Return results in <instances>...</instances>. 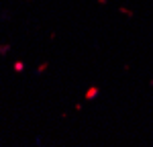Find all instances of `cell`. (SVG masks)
Listing matches in <instances>:
<instances>
[{
  "label": "cell",
  "instance_id": "obj_1",
  "mask_svg": "<svg viewBox=\"0 0 153 147\" xmlns=\"http://www.w3.org/2000/svg\"><path fill=\"white\" fill-rule=\"evenodd\" d=\"M96 94H98V88H96V86L88 88V90H86V100H92V98H96Z\"/></svg>",
  "mask_w": 153,
  "mask_h": 147
},
{
  "label": "cell",
  "instance_id": "obj_2",
  "mask_svg": "<svg viewBox=\"0 0 153 147\" xmlns=\"http://www.w3.org/2000/svg\"><path fill=\"white\" fill-rule=\"evenodd\" d=\"M12 70H14V72H23V70H25V63H23V61H14Z\"/></svg>",
  "mask_w": 153,
  "mask_h": 147
},
{
  "label": "cell",
  "instance_id": "obj_3",
  "mask_svg": "<svg viewBox=\"0 0 153 147\" xmlns=\"http://www.w3.org/2000/svg\"><path fill=\"white\" fill-rule=\"evenodd\" d=\"M10 51V45H0V55H6Z\"/></svg>",
  "mask_w": 153,
  "mask_h": 147
},
{
  "label": "cell",
  "instance_id": "obj_4",
  "mask_svg": "<svg viewBox=\"0 0 153 147\" xmlns=\"http://www.w3.org/2000/svg\"><path fill=\"white\" fill-rule=\"evenodd\" d=\"M45 70H47V61H43V63L37 68V72H45Z\"/></svg>",
  "mask_w": 153,
  "mask_h": 147
}]
</instances>
